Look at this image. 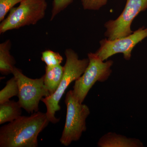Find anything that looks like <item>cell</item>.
Returning a JSON list of instances; mask_svg holds the SVG:
<instances>
[{
    "instance_id": "14",
    "label": "cell",
    "mask_w": 147,
    "mask_h": 147,
    "mask_svg": "<svg viewBox=\"0 0 147 147\" xmlns=\"http://www.w3.org/2000/svg\"><path fill=\"white\" fill-rule=\"evenodd\" d=\"M41 60L47 66L52 67L61 65L63 61V58L59 53L47 50L42 53Z\"/></svg>"
},
{
    "instance_id": "16",
    "label": "cell",
    "mask_w": 147,
    "mask_h": 147,
    "mask_svg": "<svg viewBox=\"0 0 147 147\" xmlns=\"http://www.w3.org/2000/svg\"><path fill=\"white\" fill-rule=\"evenodd\" d=\"M74 0H53L50 21L73 2Z\"/></svg>"
},
{
    "instance_id": "1",
    "label": "cell",
    "mask_w": 147,
    "mask_h": 147,
    "mask_svg": "<svg viewBox=\"0 0 147 147\" xmlns=\"http://www.w3.org/2000/svg\"><path fill=\"white\" fill-rule=\"evenodd\" d=\"M50 122L46 113L20 116L0 128V147H36L38 135Z\"/></svg>"
},
{
    "instance_id": "17",
    "label": "cell",
    "mask_w": 147,
    "mask_h": 147,
    "mask_svg": "<svg viewBox=\"0 0 147 147\" xmlns=\"http://www.w3.org/2000/svg\"><path fill=\"white\" fill-rule=\"evenodd\" d=\"M108 0H81L85 9L98 10L107 3Z\"/></svg>"
},
{
    "instance_id": "9",
    "label": "cell",
    "mask_w": 147,
    "mask_h": 147,
    "mask_svg": "<svg viewBox=\"0 0 147 147\" xmlns=\"http://www.w3.org/2000/svg\"><path fill=\"white\" fill-rule=\"evenodd\" d=\"M99 147H143V143L139 139L109 132L100 137L97 143Z\"/></svg>"
},
{
    "instance_id": "4",
    "label": "cell",
    "mask_w": 147,
    "mask_h": 147,
    "mask_svg": "<svg viewBox=\"0 0 147 147\" xmlns=\"http://www.w3.org/2000/svg\"><path fill=\"white\" fill-rule=\"evenodd\" d=\"M46 0H23L18 7H13L0 24V34L34 25L44 17L47 8Z\"/></svg>"
},
{
    "instance_id": "7",
    "label": "cell",
    "mask_w": 147,
    "mask_h": 147,
    "mask_svg": "<svg viewBox=\"0 0 147 147\" xmlns=\"http://www.w3.org/2000/svg\"><path fill=\"white\" fill-rule=\"evenodd\" d=\"M147 9V0H127L124 9L115 20H110L105 24V36L113 40L128 36L133 32L131 29L132 21L142 11Z\"/></svg>"
},
{
    "instance_id": "8",
    "label": "cell",
    "mask_w": 147,
    "mask_h": 147,
    "mask_svg": "<svg viewBox=\"0 0 147 147\" xmlns=\"http://www.w3.org/2000/svg\"><path fill=\"white\" fill-rule=\"evenodd\" d=\"M147 37V28L142 27L128 36L113 40H101L100 48L95 53L103 61L118 53H122L125 59L129 61L134 47Z\"/></svg>"
},
{
    "instance_id": "15",
    "label": "cell",
    "mask_w": 147,
    "mask_h": 147,
    "mask_svg": "<svg viewBox=\"0 0 147 147\" xmlns=\"http://www.w3.org/2000/svg\"><path fill=\"white\" fill-rule=\"evenodd\" d=\"M23 0H0V21L2 22L14 5Z\"/></svg>"
},
{
    "instance_id": "6",
    "label": "cell",
    "mask_w": 147,
    "mask_h": 147,
    "mask_svg": "<svg viewBox=\"0 0 147 147\" xmlns=\"http://www.w3.org/2000/svg\"><path fill=\"white\" fill-rule=\"evenodd\" d=\"M12 74L18 83V102L21 108L29 113L38 112L40 100L50 95L44 84V75L39 79H30L15 67Z\"/></svg>"
},
{
    "instance_id": "3",
    "label": "cell",
    "mask_w": 147,
    "mask_h": 147,
    "mask_svg": "<svg viewBox=\"0 0 147 147\" xmlns=\"http://www.w3.org/2000/svg\"><path fill=\"white\" fill-rule=\"evenodd\" d=\"M67 107L65 123L60 141L61 144L68 146L71 142L79 141L82 133L86 131V120L90 111L86 104L79 102L70 90L66 95Z\"/></svg>"
},
{
    "instance_id": "5",
    "label": "cell",
    "mask_w": 147,
    "mask_h": 147,
    "mask_svg": "<svg viewBox=\"0 0 147 147\" xmlns=\"http://www.w3.org/2000/svg\"><path fill=\"white\" fill-rule=\"evenodd\" d=\"M88 65L82 76L75 81L72 90L81 103L96 82H104L108 80L112 73L111 67L114 63L112 60L104 62L95 53H88Z\"/></svg>"
},
{
    "instance_id": "13",
    "label": "cell",
    "mask_w": 147,
    "mask_h": 147,
    "mask_svg": "<svg viewBox=\"0 0 147 147\" xmlns=\"http://www.w3.org/2000/svg\"><path fill=\"white\" fill-rule=\"evenodd\" d=\"M19 92L18 84L13 76L7 82L6 86L0 91V104L9 100L14 96H18Z\"/></svg>"
},
{
    "instance_id": "11",
    "label": "cell",
    "mask_w": 147,
    "mask_h": 147,
    "mask_svg": "<svg viewBox=\"0 0 147 147\" xmlns=\"http://www.w3.org/2000/svg\"><path fill=\"white\" fill-rule=\"evenodd\" d=\"M11 46L9 40L0 44V72L3 75L12 74L15 67V59L10 53Z\"/></svg>"
},
{
    "instance_id": "12",
    "label": "cell",
    "mask_w": 147,
    "mask_h": 147,
    "mask_svg": "<svg viewBox=\"0 0 147 147\" xmlns=\"http://www.w3.org/2000/svg\"><path fill=\"white\" fill-rule=\"evenodd\" d=\"M0 105V124L13 121L21 116L22 108L18 101L9 100Z\"/></svg>"
},
{
    "instance_id": "2",
    "label": "cell",
    "mask_w": 147,
    "mask_h": 147,
    "mask_svg": "<svg viewBox=\"0 0 147 147\" xmlns=\"http://www.w3.org/2000/svg\"><path fill=\"white\" fill-rule=\"evenodd\" d=\"M65 55L66 59L63 66V77L59 86L53 94L43 98L41 100L46 105L48 120L54 124L60 120V119L55 117V113L61 109L59 103L66 90L71 82L82 76L89 63L88 58L79 59L78 54L71 49H66Z\"/></svg>"
},
{
    "instance_id": "10",
    "label": "cell",
    "mask_w": 147,
    "mask_h": 147,
    "mask_svg": "<svg viewBox=\"0 0 147 147\" xmlns=\"http://www.w3.org/2000/svg\"><path fill=\"white\" fill-rule=\"evenodd\" d=\"M63 75V67L61 65L55 66L45 67L44 83L50 95L57 89Z\"/></svg>"
}]
</instances>
